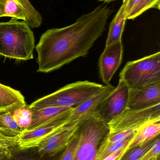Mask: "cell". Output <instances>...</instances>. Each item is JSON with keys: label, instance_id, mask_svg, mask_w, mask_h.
Wrapping results in <instances>:
<instances>
[{"label": "cell", "instance_id": "obj_1", "mask_svg": "<svg viewBox=\"0 0 160 160\" xmlns=\"http://www.w3.org/2000/svg\"><path fill=\"white\" fill-rule=\"evenodd\" d=\"M113 11L103 4L80 16L70 25L46 31L35 48L37 72L50 73L77 58L85 57L105 31Z\"/></svg>", "mask_w": 160, "mask_h": 160}, {"label": "cell", "instance_id": "obj_2", "mask_svg": "<svg viewBox=\"0 0 160 160\" xmlns=\"http://www.w3.org/2000/svg\"><path fill=\"white\" fill-rule=\"evenodd\" d=\"M35 38L25 22L12 18L0 22V55L9 59L28 61L34 58Z\"/></svg>", "mask_w": 160, "mask_h": 160}, {"label": "cell", "instance_id": "obj_3", "mask_svg": "<svg viewBox=\"0 0 160 160\" xmlns=\"http://www.w3.org/2000/svg\"><path fill=\"white\" fill-rule=\"evenodd\" d=\"M104 86L88 81L67 85L49 95L34 102L30 109L50 106L75 107L100 91Z\"/></svg>", "mask_w": 160, "mask_h": 160}, {"label": "cell", "instance_id": "obj_4", "mask_svg": "<svg viewBox=\"0 0 160 160\" xmlns=\"http://www.w3.org/2000/svg\"><path fill=\"white\" fill-rule=\"evenodd\" d=\"M79 141L72 160H96L99 148L110 132L108 123L92 116L80 121Z\"/></svg>", "mask_w": 160, "mask_h": 160}, {"label": "cell", "instance_id": "obj_5", "mask_svg": "<svg viewBox=\"0 0 160 160\" xmlns=\"http://www.w3.org/2000/svg\"><path fill=\"white\" fill-rule=\"evenodd\" d=\"M119 77V80L129 89H139L160 82V52L128 62Z\"/></svg>", "mask_w": 160, "mask_h": 160}, {"label": "cell", "instance_id": "obj_6", "mask_svg": "<svg viewBox=\"0 0 160 160\" xmlns=\"http://www.w3.org/2000/svg\"><path fill=\"white\" fill-rule=\"evenodd\" d=\"M160 119V104L140 110L126 109L108 123L110 133L137 129L146 123Z\"/></svg>", "mask_w": 160, "mask_h": 160}, {"label": "cell", "instance_id": "obj_7", "mask_svg": "<svg viewBox=\"0 0 160 160\" xmlns=\"http://www.w3.org/2000/svg\"><path fill=\"white\" fill-rule=\"evenodd\" d=\"M129 95L128 88L119 80L118 85L98 107L95 115L108 124L126 110Z\"/></svg>", "mask_w": 160, "mask_h": 160}, {"label": "cell", "instance_id": "obj_8", "mask_svg": "<svg viewBox=\"0 0 160 160\" xmlns=\"http://www.w3.org/2000/svg\"><path fill=\"white\" fill-rule=\"evenodd\" d=\"M71 110L36 129L23 131L17 147L22 150L38 147L43 141L56 133L67 123Z\"/></svg>", "mask_w": 160, "mask_h": 160}, {"label": "cell", "instance_id": "obj_9", "mask_svg": "<svg viewBox=\"0 0 160 160\" xmlns=\"http://www.w3.org/2000/svg\"><path fill=\"white\" fill-rule=\"evenodd\" d=\"M79 123H67L61 129L43 141L38 147L39 156L53 158L62 153L75 133Z\"/></svg>", "mask_w": 160, "mask_h": 160}, {"label": "cell", "instance_id": "obj_10", "mask_svg": "<svg viewBox=\"0 0 160 160\" xmlns=\"http://www.w3.org/2000/svg\"><path fill=\"white\" fill-rule=\"evenodd\" d=\"M123 55L122 41L105 47L99 59L101 78L106 85L110 83L122 62Z\"/></svg>", "mask_w": 160, "mask_h": 160}, {"label": "cell", "instance_id": "obj_11", "mask_svg": "<svg viewBox=\"0 0 160 160\" xmlns=\"http://www.w3.org/2000/svg\"><path fill=\"white\" fill-rule=\"evenodd\" d=\"M115 88L111 84H108L94 96L73 108L70 112L67 123L80 122L95 115L98 107Z\"/></svg>", "mask_w": 160, "mask_h": 160}, {"label": "cell", "instance_id": "obj_12", "mask_svg": "<svg viewBox=\"0 0 160 160\" xmlns=\"http://www.w3.org/2000/svg\"><path fill=\"white\" fill-rule=\"evenodd\" d=\"M160 104V82L136 89H129L127 109H146Z\"/></svg>", "mask_w": 160, "mask_h": 160}, {"label": "cell", "instance_id": "obj_13", "mask_svg": "<svg viewBox=\"0 0 160 160\" xmlns=\"http://www.w3.org/2000/svg\"><path fill=\"white\" fill-rule=\"evenodd\" d=\"M23 130L14 119L12 112L0 114V146L11 152L17 147Z\"/></svg>", "mask_w": 160, "mask_h": 160}, {"label": "cell", "instance_id": "obj_14", "mask_svg": "<svg viewBox=\"0 0 160 160\" xmlns=\"http://www.w3.org/2000/svg\"><path fill=\"white\" fill-rule=\"evenodd\" d=\"M74 107L50 106L38 109H30L31 121L26 130H33L40 128L62 115L69 112Z\"/></svg>", "mask_w": 160, "mask_h": 160}, {"label": "cell", "instance_id": "obj_15", "mask_svg": "<svg viewBox=\"0 0 160 160\" xmlns=\"http://www.w3.org/2000/svg\"><path fill=\"white\" fill-rule=\"evenodd\" d=\"M26 105L20 91L0 83V114L13 112Z\"/></svg>", "mask_w": 160, "mask_h": 160}, {"label": "cell", "instance_id": "obj_16", "mask_svg": "<svg viewBox=\"0 0 160 160\" xmlns=\"http://www.w3.org/2000/svg\"><path fill=\"white\" fill-rule=\"evenodd\" d=\"M127 0H123V3L111 22L106 47L122 41V35L126 21V7Z\"/></svg>", "mask_w": 160, "mask_h": 160}, {"label": "cell", "instance_id": "obj_17", "mask_svg": "<svg viewBox=\"0 0 160 160\" xmlns=\"http://www.w3.org/2000/svg\"><path fill=\"white\" fill-rule=\"evenodd\" d=\"M160 133V119L146 123L137 130L127 146L130 149L142 145L152 140Z\"/></svg>", "mask_w": 160, "mask_h": 160}, {"label": "cell", "instance_id": "obj_18", "mask_svg": "<svg viewBox=\"0 0 160 160\" xmlns=\"http://www.w3.org/2000/svg\"><path fill=\"white\" fill-rule=\"evenodd\" d=\"M5 17L28 22L27 13L18 0H0V18Z\"/></svg>", "mask_w": 160, "mask_h": 160}, {"label": "cell", "instance_id": "obj_19", "mask_svg": "<svg viewBox=\"0 0 160 160\" xmlns=\"http://www.w3.org/2000/svg\"><path fill=\"white\" fill-rule=\"evenodd\" d=\"M159 10L160 0H139L132 10L126 16L127 20H133L150 8Z\"/></svg>", "mask_w": 160, "mask_h": 160}, {"label": "cell", "instance_id": "obj_20", "mask_svg": "<svg viewBox=\"0 0 160 160\" xmlns=\"http://www.w3.org/2000/svg\"><path fill=\"white\" fill-rule=\"evenodd\" d=\"M159 135L142 145L128 149L119 160H139L152 146Z\"/></svg>", "mask_w": 160, "mask_h": 160}, {"label": "cell", "instance_id": "obj_21", "mask_svg": "<svg viewBox=\"0 0 160 160\" xmlns=\"http://www.w3.org/2000/svg\"><path fill=\"white\" fill-rule=\"evenodd\" d=\"M25 9L28 16L27 24L30 28H37L41 25L42 18L41 14L37 11L29 0H18Z\"/></svg>", "mask_w": 160, "mask_h": 160}, {"label": "cell", "instance_id": "obj_22", "mask_svg": "<svg viewBox=\"0 0 160 160\" xmlns=\"http://www.w3.org/2000/svg\"><path fill=\"white\" fill-rule=\"evenodd\" d=\"M134 134L130 136L126 140L120 142L110 144L105 146H100L96 160H103L113 153L127 146Z\"/></svg>", "mask_w": 160, "mask_h": 160}, {"label": "cell", "instance_id": "obj_23", "mask_svg": "<svg viewBox=\"0 0 160 160\" xmlns=\"http://www.w3.org/2000/svg\"><path fill=\"white\" fill-rule=\"evenodd\" d=\"M12 115L15 121L23 130L28 128L31 121V110L28 105L13 112Z\"/></svg>", "mask_w": 160, "mask_h": 160}, {"label": "cell", "instance_id": "obj_24", "mask_svg": "<svg viewBox=\"0 0 160 160\" xmlns=\"http://www.w3.org/2000/svg\"><path fill=\"white\" fill-rule=\"evenodd\" d=\"M137 130L138 129L127 130L113 133L109 132L103 139L100 146H105L110 144L122 142L130 136L134 135L137 132Z\"/></svg>", "mask_w": 160, "mask_h": 160}, {"label": "cell", "instance_id": "obj_25", "mask_svg": "<svg viewBox=\"0 0 160 160\" xmlns=\"http://www.w3.org/2000/svg\"><path fill=\"white\" fill-rule=\"evenodd\" d=\"M79 141L77 129L65 150L61 153L58 160H72Z\"/></svg>", "mask_w": 160, "mask_h": 160}, {"label": "cell", "instance_id": "obj_26", "mask_svg": "<svg viewBox=\"0 0 160 160\" xmlns=\"http://www.w3.org/2000/svg\"><path fill=\"white\" fill-rule=\"evenodd\" d=\"M160 136H159L154 145L139 160H153L160 156Z\"/></svg>", "mask_w": 160, "mask_h": 160}, {"label": "cell", "instance_id": "obj_27", "mask_svg": "<svg viewBox=\"0 0 160 160\" xmlns=\"http://www.w3.org/2000/svg\"><path fill=\"white\" fill-rule=\"evenodd\" d=\"M127 146L121 148L120 150H118L116 152L113 153L112 154L110 155V156L107 157L103 160H116L117 158L124 155L128 150L127 149Z\"/></svg>", "mask_w": 160, "mask_h": 160}, {"label": "cell", "instance_id": "obj_28", "mask_svg": "<svg viewBox=\"0 0 160 160\" xmlns=\"http://www.w3.org/2000/svg\"><path fill=\"white\" fill-rule=\"evenodd\" d=\"M138 1L139 0H127L126 7V16L128 15Z\"/></svg>", "mask_w": 160, "mask_h": 160}, {"label": "cell", "instance_id": "obj_29", "mask_svg": "<svg viewBox=\"0 0 160 160\" xmlns=\"http://www.w3.org/2000/svg\"><path fill=\"white\" fill-rule=\"evenodd\" d=\"M98 2H103L105 3H110L111 2H114V1H117V0H97Z\"/></svg>", "mask_w": 160, "mask_h": 160}, {"label": "cell", "instance_id": "obj_30", "mask_svg": "<svg viewBox=\"0 0 160 160\" xmlns=\"http://www.w3.org/2000/svg\"><path fill=\"white\" fill-rule=\"evenodd\" d=\"M155 160H160V156H158L155 159Z\"/></svg>", "mask_w": 160, "mask_h": 160}, {"label": "cell", "instance_id": "obj_31", "mask_svg": "<svg viewBox=\"0 0 160 160\" xmlns=\"http://www.w3.org/2000/svg\"><path fill=\"white\" fill-rule=\"evenodd\" d=\"M122 156H121V157H120V158H117V159H116V160H120V159H121V158H122Z\"/></svg>", "mask_w": 160, "mask_h": 160}, {"label": "cell", "instance_id": "obj_32", "mask_svg": "<svg viewBox=\"0 0 160 160\" xmlns=\"http://www.w3.org/2000/svg\"><path fill=\"white\" fill-rule=\"evenodd\" d=\"M156 158L154 159L151 160H155V159H156Z\"/></svg>", "mask_w": 160, "mask_h": 160}]
</instances>
